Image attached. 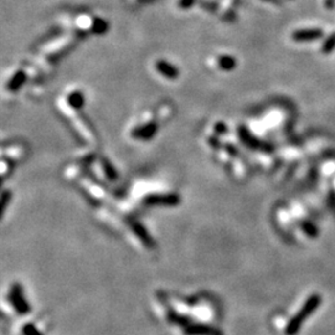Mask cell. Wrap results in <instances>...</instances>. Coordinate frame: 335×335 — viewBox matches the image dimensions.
<instances>
[{"instance_id":"1","label":"cell","mask_w":335,"mask_h":335,"mask_svg":"<svg viewBox=\"0 0 335 335\" xmlns=\"http://www.w3.org/2000/svg\"><path fill=\"white\" fill-rule=\"evenodd\" d=\"M320 304V295L319 294H314L307 300L306 303L303 304V307L300 308V311L295 314L294 316L292 318V320L290 322V324L287 325V329H286V333L287 335H294L295 333L299 330L300 325L303 324L304 320L318 308V306Z\"/></svg>"}]
</instances>
